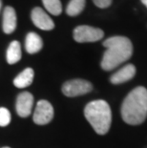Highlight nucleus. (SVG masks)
<instances>
[{
	"label": "nucleus",
	"instance_id": "nucleus-1",
	"mask_svg": "<svg viewBox=\"0 0 147 148\" xmlns=\"http://www.w3.org/2000/svg\"><path fill=\"white\" fill-rule=\"evenodd\" d=\"M103 46L106 51L103 53L101 66L104 71L114 70L133 55V44L126 36H111L103 42Z\"/></svg>",
	"mask_w": 147,
	"mask_h": 148
},
{
	"label": "nucleus",
	"instance_id": "nucleus-2",
	"mask_svg": "<svg viewBox=\"0 0 147 148\" xmlns=\"http://www.w3.org/2000/svg\"><path fill=\"white\" fill-rule=\"evenodd\" d=\"M121 118L129 125L142 124L147 118V89L137 86L124 99L120 108Z\"/></svg>",
	"mask_w": 147,
	"mask_h": 148
},
{
	"label": "nucleus",
	"instance_id": "nucleus-3",
	"mask_svg": "<svg viewBox=\"0 0 147 148\" xmlns=\"http://www.w3.org/2000/svg\"><path fill=\"white\" fill-rule=\"evenodd\" d=\"M84 116L96 134L108 133L112 123V111L108 102L102 99L89 102L84 108Z\"/></svg>",
	"mask_w": 147,
	"mask_h": 148
},
{
	"label": "nucleus",
	"instance_id": "nucleus-4",
	"mask_svg": "<svg viewBox=\"0 0 147 148\" xmlns=\"http://www.w3.org/2000/svg\"><path fill=\"white\" fill-rule=\"evenodd\" d=\"M62 93L68 97H75L86 95L93 90V84L88 80L76 78L66 81L62 85Z\"/></svg>",
	"mask_w": 147,
	"mask_h": 148
},
{
	"label": "nucleus",
	"instance_id": "nucleus-5",
	"mask_svg": "<svg viewBox=\"0 0 147 148\" xmlns=\"http://www.w3.org/2000/svg\"><path fill=\"white\" fill-rule=\"evenodd\" d=\"M74 39L79 43L96 42L104 36V32L101 29L91 27L88 25H80L75 28L73 32Z\"/></svg>",
	"mask_w": 147,
	"mask_h": 148
},
{
	"label": "nucleus",
	"instance_id": "nucleus-6",
	"mask_svg": "<svg viewBox=\"0 0 147 148\" xmlns=\"http://www.w3.org/2000/svg\"><path fill=\"white\" fill-rule=\"evenodd\" d=\"M54 118V108L48 100L41 99L37 102L34 113V121L37 125H45Z\"/></svg>",
	"mask_w": 147,
	"mask_h": 148
},
{
	"label": "nucleus",
	"instance_id": "nucleus-7",
	"mask_svg": "<svg viewBox=\"0 0 147 148\" xmlns=\"http://www.w3.org/2000/svg\"><path fill=\"white\" fill-rule=\"evenodd\" d=\"M31 18L33 23L37 28L43 31H51L55 28V23L51 17L47 14L43 9L36 7L34 8L31 12Z\"/></svg>",
	"mask_w": 147,
	"mask_h": 148
},
{
	"label": "nucleus",
	"instance_id": "nucleus-8",
	"mask_svg": "<svg viewBox=\"0 0 147 148\" xmlns=\"http://www.w3.org/2000/svg\"><path fill=\"white\" fill-rule=\"evenodd\" d=\"M34 105V96L29 92H23L17 96L15 109L17 115L21 118H27L32 113Z\"/></svg>",
	"mask_w": 147,
	"mask_h": 148
},
{
	"label": "nucleus",
	"instance_id": "nucleus-9",
	"mask_svg": "<svg viewBox=\"0 0 147 148\" xmlns=\"http://www.w3.org/2000/svg\"><path fill=\"white\" fill-rule=\"evenodd\" d=\"M137 72V69L135 65L133 64H126L123 66L122 68H120V70L117 71L111 75L110 81L113 84H121L127 81L131 80L135 77Z\"/></svg>",
	"mask_w": 147,
	"mask_h": 148
},
{
	"label": "nucleus",
	"instance_id": "nucleus-10",
	"mask_svg": "<svg viewBox=\"0 0 147 148\" xmlns=\"http://www.w3.org/2000/svg\"><path fill=\"white\" fill-rule=\"evenodd\" d=\"M3 32L7 34L14 33L16 29V12L11 6H7L3 12Z\"/></svg>",
	"mask_w": 147,
	"mask_h": 148
},
{
	"label": "nucleus",
	"instance_id": "nucleus-11",
	"mask_svg": "<svg viewBox=\"0 0 147 148\" xmlns=\"http://www.w3.org/2000/svg\"><path fill=\"white\" fill-rule=\"evenodd\" d=\"M42 38L38 34L34 32H31L27 34L26 40H25V48H26V51L28 53H31V55H34V53H38L42 49Z\"/></svg>",
	"mask_w": 147,
	"mask_h": 148
},
{
	"label": "nucleus",
	"instance_id": "nucleus-12",
	"mask_svg": "<svg viewBox=\"0 0 147 148\" xmlns=\"http://www.w3.org/2000/svg\"><path fill=\"white\" fill-rule=\"evenodd\" d=\"M34 72L32 68H26L14 79V85L17 88H26L33 83Z\"/></svg>",
	"mask_w": 147,
	"mask_h": 148
},
{
	"label": "nucleus",
	"instance_id": "nucleus-13",
	"mask_svg": "<svg viewBox=\"0 0 147 148\" xmlns=\"http://www.w3.org/2000/svg\"><path fill=\"white\" fill-rule=\"evenodd\" d=\"M22 53H21V46L17 40H14L10 43L7 53H6V59L9 64H15L21 59Z\"/></svg>",
	"mask_w": 147,
	"mask_h": 148
},
{
	"label": "nucleus",
	"instance_id": "nucleus-14",
	"mask_svg": "<svg viewBox=\"0 0 147 148\" xmlns=\"http://www.w3.org/2000/svg\"><path fill=\"white\" fill-rule=\"evenodd\" d=\"M86 5V0H70L66 8V14L69 16H77L82 12Z\"/></svg>",
	"mask_w": 147,
	"mask_h": 148
},
{
	"label": "nucleus",
	"instance_id": "nucleus-15",
	"mask_svg": "<svg viewBox=\"0 0 147 148\" xmlns=\"http://www.w3.org/2000/svg\"><path fill=\"white\" fill-rule=\"evenodd\" d=\"M44 7L53 15H59L62 12L60 0H42Z\"/></svg>",
	"mask_w": 147,
	"mask_h": 148
},
{
	"label": "nucleus",
	"instance_id": "nucleus-16",
	"mask_svg": "<svg viewBox=\"0 0 147 148\" xmlns=\"http://www.w3.org/2000/svg\"><path fill=\"white\" fill-rule=\"evenodd\" d=\"M11 113L5 107H0V126L5 127L11 122Z\"/></svg>",
	"mask_w": 147,
	"mask_h": 148
},
{
	"label": "nucleus",
	"instance_id": "nucleus-17",
	"mask_svg": "<svg viewBox=\"0 0 147 148\" xmlns=\"http://www.w3.org/2000/svg\"><path fill=\"white\" fill-rule=\"evenodd\" d=\"M94 4L101 9H106L110 7L113 0H93Z\"/></svg>",
	"mask_w": 147,
	"mask_h": 148
},
{
	"label": "nucleus",
	"instance_id": "nucleus-18",
	"mask_svg": "<svg viewBox=\"0 0 147 148\" xmlns=\"http://www.w3.org/2000/svg\"><path fill=\"white\" fill-rule=\"evenodd\" d=\"M140 1H142V3L143 5L145 6V7L147 8V0H140Z\"/></svg>",
	"mask_w": 147,
	"mask_h": 148
},
{
	"label": "nucleus",
	"instance_id": "nucleus-19",
	"mask_svg": "<svg viewBox=\"0 0 147 148\" xmlns=\"http://www.w3.org/2000/svg\"><path fill=\"white\" fill-rule=\"evenodd\" d=\"M1 6H2V1L0 0V11H1Z\"/></svg>",
	"mask_w": 147,
	"mask_h": 148
},
{
	"label": "nucleus",
	"instance_id": "nucleus-20",
	"mask_svg": "<svg viewBox=\"0 0 147 148\" xmlns=\"http://www.w3.org/2000/svg\"><path fill=\"white\" fill-rule=\"evenodd\" d=\"M2 148H10V147H8V146H7V147H2Z\"/></svg>",
	"mask_w": 147,
	"mask_h": 148
}]
</instances>
